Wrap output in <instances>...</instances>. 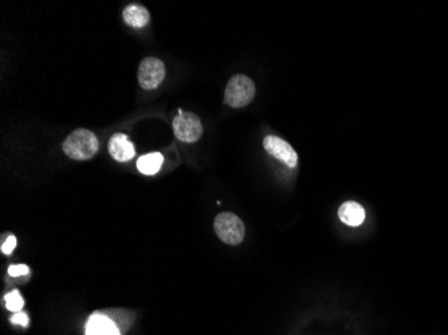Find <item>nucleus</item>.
Returning a JSON list of instances; mask_svg holds the SVG:
<instances>
[{
  "mask_svg": "<svg viewBox=\"0 0 448 335\" xmlns=\"http://www.w3.org/2000/svg\"><path fill=\"white\" fill-rule=\"evenodd\" d=\"M4 300H6L7 309L13 311V312H21V310L23 309V305H25V300L21 297L19 291H13V293L7 294L4 297Z\"/></svg>",
  "mask_w": 448,
  "mask_h": 335,
  "instance_id": "nucleus-12",
  "label": "nucleus"
},
{
  "mask_svg": "<svg viewBox=\"0 0 448 335\" xmlns=\"http://www.w3.org/2000/svg\"><path fill=\"white\" fill-rule=\"evenodd\" d=\"M164 76H165V66L159 58L150 57L140 63L138 82L142 89L153 90L159 87L164 81Z\"/></svg>",
  "mask_w": 448,
  "mask_h": 335,
  "instance_id": "nucleus-5",
  "label": "nucleus"
},
{
  "mask_svg": "<svg viewBox=\"0 0 448 335\" xmlns=\"http://www.w3.org/2000/svg\"><path fill=\"white\" fill-rule=\"evenodd\" d=\"M109 152L113 159L120 162H126L135 157V147L128 136L123 133L114 135L109 142Z\"/></svg>",
  "mask_w": 448,
  "mask_h": 335,
  "instance_id": "nucleus-8",
  "label": "nucleus"
},
{
  "mask_svg": "<svg viewBox=\"0 0 448 335\" xmlns=\"http://www.w3.org/2000/svg\"><path fill=\"white\" fill-rule=\"evenodd\" d=\"M86 335H120V330L108 315L94 312L87 321Z\"/></svg>",
  "mask_w": 448,
  "mask_h": 335,
  "instance_id": "nucleus-7",
  "label": "nucleus"
},
{
  "mask_svg": "<svg viewBox=\"0 0 448 335\" xmlns=\"http://www.w3.org/2000/svg\"><path fill=\"white\" fill-rule=\"evenodd\" d=\"M264 149L269 152L275 159L279 161L285 162L287 166L294 168L298 164V154L293 149V147L286 142L285 140L276 136H267L263 141Z\"/></svg>",
  "mask_w": 448,
  "mask_h": 335,
  "instance_id": "nucleus-6",
  "label": "nucleus"
},
{
  "mask_svg": "<svg viewBox=\"0 0 448 335\" xmlns=\"http://www.w3.org/2000/svg\"><path fill=\"white\" fill-rule=\"evenodd\" d=\"M28 273H30V270H28V267H27L26 264L11 266V267L9 268V275H10V276H13V278H16V276H23V275H27Z\"/></svg>",
  "mask_w": 448,
  "mask_h": 335,
  "instance_id": "nucleus-13",
  "label": "nucleus"
},
{
  "mask_svg": "<svg viewBox=\"0 0 448 335\" xmlns=\"http://www.w3.org/2000/svg\"><path fill=\"white\" fill-rule=\"evenodd\" d=\"M15 247H16V239H15V236H10V237L3 243L1 252L6 254V255H10V254H13Z\"/></svg>",
  "mask_w": 448,
  "mask_h": 335,
  "instance_id": "nucleus-14",
  "label": "nucleus"
},
{
  "mask_svg": "<svg viewBox=\"0 0 448 335\" xmlns=\"http://www.w3.org/2000/svg\"><path fill=\"white\" fill-rule=\"evenodd\" d=\"M124 22L130 27H144L150 23V13L145 7L140 4H130L128 6L123 13Z\"/></svg>",
  "mask_w": 448,
  "mask_h": 335,
  "instance_id": "nucleus-10",
  "label": "nucleus"
},
{
  "mask_svg": "<svg viewBox=\"0 0 448 335\" xmlns=\"http://www.w3.org/2000/svg\"><path fill=\"white\" fill-rule=\"evenodd\" d=\"M99 140L96 135L86 129H78L63 141L65 154L73 160H89L99 152Z\"/></svg>",
  "mask_w": 448,
  "mask_h": 335,
  "instance_id": "nucleus-1",
  "label": "nucleus"
},
{
  "mask_svg": "<svg viewBox=\"0 0 448 335\" xmlns=\"http://www.w3.org/2000/svg\"><path fill=\"white\" fill-rule=\"evenodd\" d=\"M338 216L341 222L349 227H359L365 220V211L356 201H345L338 208Z\"/></svg>",
  "mask_w": 448,
  "mask_h": 335,
  "instance_id": "nucleus-9",
  "label": "nucleus"
},
{
  "mask_svg": "<svg viewBox=\"0 0 448 335\" xmlns=\"http://www.w3.org/2000/svg\"><path fill=\"white\" fill-rule=\"evenodd\" d=\"M174 136L183 142H196L203 133V125L199 117L192 113L179 110L177 117L174 120Z\"/></svg>",
  "mask_w": 448,
  "mask_h": 335,
  "instance_id": "nucleus-4",
  "label": "nucleus"
},
{
  "mask_svg": "<svg viewBox=\"0 0 448 335\" xmlns=\"http://www.w3.org/2000/svg\"><path fill=\"white\" fill-rule=\"evenodd\" d=\"M213 229L218 237L230 246H237L245 239V224L231 212H223L216 216Z\"/></svg>",
  "mask_w": 448,
  "mask_h": 335,
  "instance_id": "nucleus-3",
  "label": "nucleus"
},
{
  "mask_svg": "<svg viewBox=\"0 0 448 335\" xmlns=\"http://www.w3.org/2000/svg\"><path fill=\"white\" fill-rule=\"evenodd\" d=\"M11 323L19 324V326H27L28 324V317L25 312H15V315L11 317Z\"/></svg>",
  "mask_w": 448,
  "mask_h": 335,
  "instance_id": "nucleus-15",
  "label": "nucleus"
},
{
  "mask_svg": "<svg viewBox=\"0 0 448 335\" xmlns=\"http://www.w3.org/2000/svg\"><path fill=\"white\" fill-rule=\"evenodd\" d=\"M255 97V85L246 75H235L230 79L224 93V102L231 108H245Z\"/></svg>",
  "mask_w": 448,
  "mask_h": 335,
  "instance_id": "nucleus-2",
  "label": "nucleus"
},
{
  "mask_svg": "<svg viewBox=\"0 0 448 335\" xmlns=\"http://www.w3.org/2000/svg\"><path fill=\"white\" fill-rule=\"evenodd\" d=\"M162 153H150V154H144L142 157H140L138 161V169L142 174L152 176L156 174L162 169Z\"/></svg>",
  "mask_w": 448,
  "mask_h": 335,
  "instance_id": "nucleus-11",
  "label": "nucleus"
}]
</instances>
